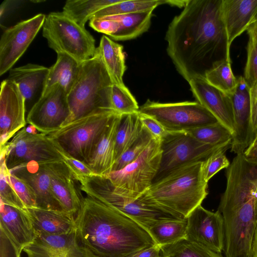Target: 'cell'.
I'll use <instances>...</instances> for the list:
<instances>
[{
	"mask_svg": "<svg viewBox=\"0 0 257 257\" xmlns=\"http://www.w3.org/2000/svg\"><path fill=\"white\" fill-rule=\"evenodd\" d=\"M221 4L222 0H188L168 26L167 53L188 82L196 77H204L214 62L226 58L223 56V51L226 54L227 39Z\"/></svg>",
	"mask_w": 257,
	"mask_h": 257,
	"instance_id": "1",
	"label": "cell"
},
{
	"mask_svg": "<svg viewBox=\"0 0 257 257\" xmlns=\"http://www.w3.org/2000/svg\"><path fill=\"white\" fill-rule=\"evenodd\" d=\"M75 223V243L87 257H128L156 244L137 222L88 195L83 198Z\"/></svg>",
	"mask_w": 257,
	"mask_h": 257,
	"instance_id": "2",
	"label": "cell"
},
{
	"mask_svg": "<svg viewBox=\"0 0 257 257\" xmlns=\"http://www.w3.org/2000/svg\"><path fill=\"white\" fill-rule=\"evenodd\" d=\"M202 162L171 171L153 182L138 199L180 219L186 218L208 194V183L202 174Z\"/></svg>",
	"mask_w": 257,
	"mask_h": 257,
	"instance_id": "3",
	"label": "cell"
},
{
	"mask_svg": "<svg viewBox=\"0 0 257 257\" xmlns=\"http://www.w3.org/2000/svg\"><path fill=\"white\" fill-rule=\"evenodd\" d=\"M113 84L99 55L94 54L93 57L82 63L79 76L67 94L70 115L65 125L96 111L113 110L111 105Z\"/></svg>",
	"mask_w": 257,
	"mask_h": 257,
	"instance_id": "4",
	"label": "cell"
},
{
	"mask_svg": "<svg viewBox=\"0 0 257 257\" xmlns=\"http://www.w3.org/2000/svg\"><path fill=\"white\" fill-rule=\"evenodd\" d=\"M117 113L112 110L96 111L47 135L55 146L87 165L102 135Z\"/></svg>",
	"mask_w": 257,
	"mask_h": 257,
	"instance_id": "5",
	"label": "cell"
},
{
	"mask_svg": "<svg viewBox=\"0 0 257 257\" xmlns=\"http://www.w3.org/2000/svg\"><path fill=\"white\" fill-rule=\"evenodd\" d=\"M42 28L43 36L57 54H67L80 63L94 56L93 37L63 12L49 13Z\"/></svg>",
	"mask_w": 257,
	"mask_h": 257,
	"instance_id": "6",
	"label": "cell"
},
{
	"mask_svg": "<svg viewBox=\"0 0 257 257\" xmlns=\"http://www.w3.org/2000/svg\"><path fill=\"white\" fill-rule=\"evenodd\" d=\"M80 190L87 195L115 208L147 231L151 226L162 221L182 220L139 199L131 201L117 194L114 192L113 187L107 177L97 175L86 177L80 181Z\"/></svg>",
	"mask_w": 257,
	"mask_h": 257,
	"instance_id": "7",
	"label": "cell"
},
{
	"mask_svg": "<svg viewBox=\"0 0 257 257\" xmlns=\"http://www.w3.org/2000/svg\"><path fill=\"white\" fill-rule=\"evenodd\" d=\"M161 156V140L154 139L137 159L107 177L114 192L130 201L137 200L153 183Z\"/></svg>",
	"mask_w": 257,
	"mask_h": 257,
	"instance_id": "8",
	"label": "cell"
},
{
	"mask_svg": "<svg viewBox=\"0 0 257 257\" xmlns=\"http://www.w3.org/2000/svg\"><path fill=\"white\" fill-rule=\"evenodd\" d=\"M38 132L34 126L29 124L0 148L1 154L4 155L9 170L32 162L48 164L63 161L48 135Z\"/></svg>",
	"mask_w": 257,
	"mask_h": 257,
	"instance_id": "9",
	"label": "cell"
},
{
	"mask_svg": "<svg viewBox=\"0 0 257 257\" xmlns=\"http://www.w3.org/2000/svg\"><path fill=\"white\" fill-rule=\"evenodd\" d=\"M231 144H206L198 141L186 131L168 132L161 140V163L153 182L180 166L203 161L217 150L230 148Z\"/></svg>",
	"mask_w": 257,
	"mask_h": 257,
	"instance_id": "10",
	"label": "cell"
},
{
	"mask_svg": "<svg viewBox=\"0 0 257 257\" xmlns=\"http://www.w3.org/2000/svg\"><path fill=\"white\" fill-rule=\"evenodd\" d=\"M139 112L157 119L168 132L186 131L218 122L197 101L161 103L148 99Z\"/></svg>",
	"mask_w": 257,
	"mask_h": 257,
	"instance_id": "11",
	"label": "cell"
},
{
	"mask_svg": "<svg viewBox=\"0 0 257 257\" xmlns=\"http://www.w3.org/2000/svg\"><path fill=\"white\" fill-rule=\"evenodd\" d=\"M221 214L225 228V257H252L257 226L256 201Z\"/></svg>",
	"mask_w": 257,
	"mask_h": 257,
	"instance_id": "12",
	"label": "cell"
},
{
	"mask_svg": "<svg viewBox=\"0 0 257 257\" xmlns=\"http://www.w3.org/2000/svg\"><path fill=\"white\" fill-rule=\"evenodd\" d=\"M70 115L67 93L57 84L42 95L29 110L26 120L39 133L48 134L64 125Z\"/></svg>",
	"mask_w": 257,
	"mask_h": 257,
	"instance_id": "13",
	"label": "cell"
},
{
	"mask_svg": "<svg viewBox=\"0 0 257 257\" xmlns=\"http://www.w3.org/2000/svg\"><path fill=\"white\" fill-rule=\"evenodd\" d=\"M46 16L39 14L5 30L0 40V75L10 70L25 52L40 29Z\"/></svg>",
	"mask_w": 257,
	"mask_h": 257,
	"instance_id": "14",
	"label": "cell"
},
{
	"mask_svg": "<svg viewBox=\"0 0 257 257\" xmlns=\"http://www.w3.org/2000/svg\"><path fill=\"white\" fill-rule=\"evenodd\" d=\"M186 239L218 253L223 251L224 222L218 211L212 212L197 207L186 217Z\"/></svg>",
	"mask_w": 257,
	"mask_h": 257,
	"instance_id": "15",
	"label": "cell"
},
{
	"mask_svg": "<svg viewBox=\"0 0 257 257\" xmlns=\"http://www.w3.org/2000/svg\"><path fill=\"white\" fill-rule=\"evenodd\" d=\"M25 99L18 85L8 78L2 81L0 91V148L26 126Z\"/></svg>",
	"mask_w": 257,
	"mask_h": 257,
	"instance_id": "16",
	"label": "cell"
},
{
	"mask_svg": "<svg viewBox=\"0 0 257 257\" xmlns=\"http://www.w3.org/2000/svg\"><path fill=\"white\" fill-rule=\"evenodd\" d=\"M237 85L230 97L234 123L231 152L243 154L254 138L251 124L250 87L242 76L237 77Z\"/></svg>",
	"mask_w": 257,
	"mask_h": 257,
	"instance_id": "17",
	"label": "cell"
},
{
	"mask_svg": "<svg viewBox=\"0 0 257 257\" xmlns=\"http://www.w3.org/2000/svg\"><path fill=\"white\" fill-rule=\"evenodd\" d=\"M154 10L93 18L89 26L115 40L133 39L148 30Z\"/></svg>",
	"mask_w": 257,
	"mask_h": 257,
	"instance_id": "18",
	"label": "cell"
},
{
	"mask_svg": "<svg viewBox=\"0 0 257 257\" xmlns=\"http://www.w3.org/2000/svg\"><path fill=\"white\" fill-rule=\"evenodd\" d=\"M189 84L197 101L207 109L232 134L234 132L233 113L230 96L211 85L203 77H196Z\"/></svg>",
	"mask_w": 257,
	"mask_h": 257,
	"instance_id": "19",
	"label": "cell"
},
{
	"mask_svg": "<svg viewBox=\"0 0 257 257\" xmlns=\"http://www.w3.org/2000/svg\"><path fill=\"white\" fill-rule=\"evenodd\" d=\"M53 194L63 210L75 217L80 210L83 197L76 186V180L63 161L46 164Z\"/></svg>",
	"mask_w": 257,
	"mask_h": 257,
	"instance_id": "20",
	"label": "cell"
},
{
	"mask_svg": "<svg viewBox=\"0 0 257 257\" xmlns=\"http://www.w3.org/2000/svg\"><path fill=\"white\" fill-rule=\"evenodd\" d=\"M221 16L226 39L227 58L234 40L247 29L257 14V0H222Z\"/></svg>",
	"mask_w": 257,
	"mask_h": 257,
	"instance_id": "21",
	"label": "cell"
},
{
	"mask_svg": "<svg viewBox=\"0 0 257 257\" xmlns=\"http://www.w3.org/2000/svg\"><path fill=\"white\" fill-rule=\"evenodd\" d=\"M45 164L32 162L9 171L31 187L35 194L37 207L63 210L53 194L50 176Z\"/></svg>",
	"mask_w": 257,
	"mask_h": 257,
	"instance_id": "22",
	"label": "cell"
},
{
	"mask_svg": "<svg viewBox=\"0 0 257 257\" xmlns=\"http://www.w3.org/2000/svg\"><path fill=\"white\" fill-rule=\"evenodd\" d=\"M0 208L1 230L22 251L35 237V232L26 208L21 210L2 202Z\"/></svg>",
	"mask_w": 257,
	"mask_h": 257,
	"instance_id": "23",
	"label": "cell"
},
{
	"mask_svg": "<svg viewBox=\"0 0 257 257\" xmlns=\"http://www.w3.org/2000/svg\"><path fill=\"white\" fill-rule=\"evenodd\" d=\"M122 115L116 114L111 120L90 157L87 165L95 175L107 177L115 162V138Z\"/></svg>",
	"mask_w": 257,
	"mask_h": 257,
	"instance_id": "24",
	"label": "cell"
},
{
	"mask_svg": "<svg viewBox=\"0 0 257 257\" xmlns=\"http://www.w3.org/2000/svg\"><path fill=\"white\" fill-rule=\"evenodd\" d=\"M49 71V68L31 63L10 70L8 79L18 85L25 99L26 109L28 104L33 106L42 96Z\"/></svg>",
	"mask_w": 257,
	"mask_h": 257,
	"instance_id": "25",
	"label": "cell"
},
{
	"mask_svg": "<svg viewBox=\"0 0 257 257\" xmlns=\"http://www.w3.org/2000/svg\"><path fill=\"white\" fill-rule=\"evenodd\" d=\"M35 233L67 234L76 230L75 217L64 210L26 208Z\"/></svg>",
	"mask_w": 257,
	"mask_h": 257,
	"instance_id": "26",
	"label": "cell"
},
{
	"mask_svg": "<svg viewBox=\"0 0 257 257\" xmlns=\"http://www.w3.org/2000/svg\"><path fill=\"white\" fill-rule=\"evenodd\" d=\"M74 239L75 232L62 235L37 233L23 251L27 257H67Z\"/></svg>",
	"mask_w": 257,
	"mask_h": 257,
	"instance_id": "27",
	"label": "cell"
},
{
	"mask_svg": "<svg viewBox=\"0 0 257 257\" xmlns=\"http://www.w3.org/2000/svg\"><path fill=\"white\" fill-rule=\"evenodd\" d=\"M81 63L65 53H57L56 62L49 68L42 94L55 85L64 88L67 94L76 81Z\"/></svg>",
	"mask_w": 257,
	"mask_h": 257,
	"instance_id": "28",
	"label": "cell"
},
{
	"mask_svg": "<svg viewBox=\"0 0 257 257\" xmlns=\"http://www.w3.org/2000/svg\"><path fill=\"white\" fill-rule=\"evenodd\" d=\"M95 54L99 55L114 84L125 85L123 76L126 70L123 46L104 35L100 39Z\"/></svg>",
	"mask_w": 257,
	"mask_h": 257,
	"instance_id": "29",
	"label": "cell"
},
{
	"mask_svg": "<svg viewBox=\"0 0 257 257\" xmlns=\"http://www.w3.org/2000/svg\"><path fill=\"white\" fill-rule=\"evenodd\" d=\"M144 128L139 111L122 115L115 138V161L140 138Z\"/></svg>",
	"mask_w": 257,
	"mask_h": 257,
	"instance_id": "30",
	"label": "cell"
},
{
	"mask_svg": "<svg viewBox=\"0 0 257 257\" xmlns=\"http://www.w3.org/2000/svg\"><path fill=\"white\" fill-rule=\"evenodd\" d=\"M119 0H68L63 12L85 28L86 23L102 9L118 2Z\"/></svg>",
	"mask_w": 257,
	"mask_h": 257,
	"instance_id": "31",
	"label": "cell"
},
{
	"mask_svg": "<svg viewBox=\"0 0 257 257\" xmlns=\"http://www.w3.org/2000/svg\"><path fill=\"white\" fill-rule=\"evenodd\" d=\"M186 218L159 222L148 230L153 240L161 246L170 245L186 238Z\"/></svg>",
	"mask_w": 257,
	"mask_h": 257,
	"instance_id": "32",
	"label": "cell"
},
{
	"mask_svg": "<svg viewBox=\"0 0 257 257\" xmlns=\"http://www.w3.org/2000/svg\"><path fill=\"white\" fill-rule=\"evenodd\" d=\"M204 78L211 85L228 95L235 91L238 83L231 69L230 60L226 58L214 62Z\"/></svg>",
	"mask_w": 257,
	"mask_h": 257,
	"instance_id": "33",
	"label": "cell"
},
{
	"mask_svg": "<svg viewBox=\"0 0 257 257\" xmlns=\"http://www.w3.org/2000/svg\"><path fill=\"white\" fill-rule=\"evenodd\" d=\"M167 2V0H119L118 2L115 4L108 6L98 11L93 15L91 19L155 10L158 6L166 4Z\"/></svg>",
	"mask_w": 257,
	"mask_h": 257,
	"instance_id": "34",
	"label": "cell"
},
{
	"mask_svg": "<svg viewBox=\"0 0 257 257\" xmlns=\"http://www.w3.org/2000/svg\"><path fill=\"white\" fill-rule=\"evenodd\" d=\"M161 252L163 257H223L221 253L215 252L186 238L162 246Z\"/></svg>",
	"mask_w": 257,
	"mask_h": 257,
	"instance_id": "35",
	"label": "cell"
},
{
	"mask_svg": "<svg viewBox=\"0 0 257 257\" xmlns=\"http://www.w3.org/2000/svg\"><path fill=\"white\" fill-rule=\"evenodd\" d=\"M186 131L198 141L206 144H225L232 140L231 132L219 122Z\"/></svg>",
	"mask_w": 257,
	"mask_h": 257,
	"instance_id": "36",
	"label": "cell"
},
{
	"mask_svg": "<svg viewBox=\"0 0 257 257\" xmlns=\"http://www.w3.org/2000/svg\"><path fill=\"white\" fill-rule=\"evenodd\" d=\"M112 109L121 114H127L139 111V106L135 98L125 86L113 84L111 93Z\"/></svg>",
	"mask_w": 257,
	"mask_h": 257,
	"instance_id": "37",
	"label": "cell"
},
{
	"mask_svg": "<svg viewBox=\"0 0 257 257\" xmlns=\"http://www.w3.org/2000/svg\"><path fill=\"white\" fill-rule=\"evenodd\" d=\"M0 163L1 202L21 210L25 209L26 206L9 180L8 176L9 170L6 166L5 156L3 154H1Z\"/></svg>",
	"mask_w": 257,
	"mask_h": 257,
	"instance_id": "38",
	"label": "cell"
},
{
	"mask_svg": "<svg viewBox=\"0 0 257 257\" xmlns=\"http://www.w3.org/2000/svg\"><path fill=\"white\" fill-rule=\"evenodd\" d=\"M154 139L151 134L145 127L144 132L140 138L116 160L112 172L122 169L137 159Z\"/></svg>",
	"mask_w": 257,
	"mask_h": 257,
	"instance_id": "39",
	"label": "cell"
},
{
	"mask_svg": "<svg viewBox=\"0 0 257 257\" xmlns=\"http://www.w3.org/2000/svg\"><path fill=\"white\" fill-rule=\"evenodd\" d=\"M230 147H225L213 153L202 162V174L205 182L210 179L217 172L224 168H227L230 163L225 152Z\"/></svg>",
	"mask_w": 257,
	"mask_h": 257,
	"instance_id": "40",
	"label": "cell"
},
{
	"mask_svg": "<svg viewBox=\"0 0 257 257\" xmlns=\"http://www.w3.org/2000/svg\"><path fill=\"white\" fill-rule=\"evenodd\" d=\"M246 51L247 58L243 77L250 88L257 84V42L249 39Z\"/></svg>",
	"mask_w": 257,
	"mask_h": 257,
	"instance_id": "41",
	"label": "cell"
},
{
	"mask_svg": "<svg viewBox=\"0 0 257 257\" xmlns=\"http://www.w3.org/2000/svg\"><path fill=\"white\" fill-rule=\"evenodd\" d=\"M8 176L12 185L26 207H37L35 194L31 187L10 171Z\"/></svg>",
	"mask_w": 257,
	"mask_h": 257,
	"instance_id": "42",
	"label": "cell"
},
{
	"mask_svg": "<svg viewBox=\"0 0 257 257\" xmlns=\"http://www.w3.org/2000/svg\"><path fill=\"white\" fill-rule=\"evenodd\" d=\"M54 146L62 157L63 162L69 169L76 180L82 177L95 175L85 163L75 159L55 145Z\"/></svg>",
	"mask_w": 257,
	"mask_h": 257,
	"instance_id": "43",
	"label": "cell"
},
{
	"mask_svg": "<svg viewBox=\"0 0 257 257\" xmlns=\"http://www.w3.org/2000/svg\"><path fill=\"white\" fill-rule=\"evenodd\" d=\"M139 115L143 124L154 139L161 140L168 133L165 127L152 116L140 112Z\"/></svg>",
	"mask_w": 257,
	"mask_h": 257,
	"instance_id": "44",
	"label": "cell"
},
{
	"mask_svg": "<svg viewBox=\"0 0 257 257\" xmlns=\"http://www.w3.org/2000/svg\"><path fill=\"white\" fill-rule=\"evenodd\" d=\"M162 246L158 244L136 252L128 257H163L161 252Z\"/></svg>",
	"mask_w": 257,
	"mask_h": 257,
	"instance_id": "45",
	"label": "cell"
},
{
	"mask_svg": "<svg viewBox=\"0 0 257 257\" xmlns=\"http://www.w3.org/2000/svg\"><path fill=\"white\" fill-rule=\"evenodd\" d=\"M251 124L254 140L257 135V101L251 103Z\"/></svg>",
	"mask_w": 257,
	"mask_h": 257,
	"instance_id": "46",
	"label": "cell"
},
{
	"mask_svg": "<svg viewBox=\"0 0 257 257\" xmlns=\"http://www.w3.org/2000/svg\"><path fill=\"white\" fill-rule=\"evenodd\" d=\"M243 155L248 160L257 162V142L251 144L244 151Z\"/></svg>",
	"mask_w": 257,
	"mask_h": 257,
	"instance_id": "47",
	"label": "cell"
},
{
	"mask_svg": "<svg viewBox=\"0 0 257 257\" xmlns=\"http://www.w3.org/2000/svg\"><path fill=\"white\" fill-rule=\"evenodd\" d=\"M246 31L249 39L257 42V19L250 24Z\"/></svg>",
	"mask_w": 257,
	"mask_h": 257,
	"instance_id": "48",
	"label": "cell"
},
{
	"mask_svg": "<svg viewBox=\"0 0 257 257\" xmlns=\"http://www.w3.org/2000/svg\"><path fill=\"white\" fill-rule=\"evenodd\" d=\"M68 257H87L82 251L78 248L77 245L74 242L71 246L68 253Z\"/></svg>",
	"mask_w": 257,
	"mask_h": 257,
	"instance_id": "49",
	"label": "cell"
},
{
	"mask_svg": "<svg viewBox=\"0 0 257 257\" xmlns=\"http://www.w3.org/2000/svg\"><path fill=\"white\" fill-rule=\"evenodd\" d=\"M187 1H172V0H167V4L168 5L177 6L179 8L184 7L187 2Z\"/></svg>",
	"mask_w": 257,
	"mask_h": 257,
	"instance_id": "50",
	"label": "cell"
},
{
	"mask_svg": "<svg viewBox=\"0 0 257 257\" xmlns=\"http://www.w3.org/2000/svg\"><path fill=\"white\" fill-rule=\"evenodd\" d=\"M21 253L16 250H10L1 253V257H20Z\"/></svg>",
	"mask_w": 257,
	"mask_h": 257,
	"instance_id": "51",
	"label": "cell"
},
{
	"mask_svg": "<svg viewBox=\"0 0 257 257\" xmlns=\"http://www.w3.org/2000/svg\"><path fill=\"white\" fill-rule=\"evenodd\" d=\"M251 103L257 101V84L250 88Z\"/></svg>",
	"mask_w": 257,
	"mask_h": 257,
	"instance_id": "52",
	"label": "cell"
},
{
	"mask_svg": "<svg viewBox=\"0 0 257 257\" xmlns=\"http://www.w3.org/2000/svg\"><path fill=\"white\" fill-rule=\"evenodd\" d=\"M252 257H257V226L253 240Z\"/></svg>",
	"mask_w": 257,
	"mask_h": 257,
	"instance_id": "53",
	"label": "cell"
},
{
	"mask_svg": "<svg viewBox=\"0 0 257 257\" xmlns=\"http://www.w3.org/2000/svg\"><path fill=\"white\" fill-rule=\"evenodd\" d=\"M257 142V135H256V137H255V138L254 140H253V142L252 143H252H255V142Z\"/></svg>",
	"mask_w": 257,
	"mask_h": 257,
	"instance_id": "54",
	"label": "cell"
},
{
	"mask_svg": "<svg viewBox=\"0 0 257 257\" xmlns=\"http://www.w3.org/2000/svg\"><path fill=\"white\" fill-rule=\"evenodd\" d=\"M255 198H256V204H257V189H256V194H255Z\"/></svg>",
	"mask_w": 257,
	"mask_h": 257,
	"instance_id": "55",
	"label": "cell"
},
{
	"mask_svg": "<svg viewBox=\"0 0 257 257\" xmlns=\"http://www.w3.org/2000/svg\"><path fill=\"white\" fill-rule=\"evenodd\" d=\"M256 19H257V14L256 15V16H255V19H254V20H256Z\"/></svg>",
	"mask_w": 257,
	"mask_h": 257,
	"instance_id": "56",
	"label": "cell"
}]
</instances>
